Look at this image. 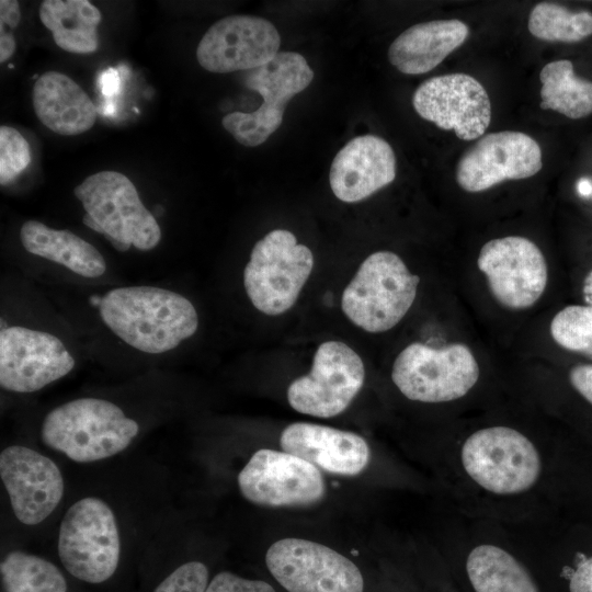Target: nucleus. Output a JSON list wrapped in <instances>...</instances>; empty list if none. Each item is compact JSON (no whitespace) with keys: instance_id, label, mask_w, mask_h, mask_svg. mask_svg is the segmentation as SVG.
I'll list each match as a JSON object with an SVG mask.
<instances>
[{"instance_id":"nucleus-38","label":"nucleus","mask_w":592,"mask_h":592,"mask_svg":"<svg viewBox=\"0 0 592 592\" xmlns=\"http://www.w3.org/2000/svg\"><path fill=\"white\" fill-rule=\"evenodd\" d=\"M582 296L584 301L592 306V270L587 274L582 285Z\"/></svg>"},{"instance_id":"nucleus-34","label":"nucleus","mask_w":592,"mask_h":592,"mask_svg":"<svg viewBox=\"0 0 592 592\" xmlns=\"http://www.w3.org/2000/svg\"><path fill=\"white\" fill-rule=\"evenodd\" d=\"M572 388L592 406V364H580L569 372Z\"/></svg>"},{"instance_id":"nucleus-32","label":"nucleus","mask_w":592,"mask_h":592,"mask_svg":"<svg viewBox=\"0 0 592 592\" xmlns=\"http://www.w3.org/2000/svg\"><path fill=\"white\" fill-rule=\"evenodd\" d=\"M567 592H592V554L576 551L560 569Z\"/></svg>"},{"instance_id":"nucleus-11","label":"nucleus","mask_w":592,"mask_h":592,"mask_svg":"<svg viewBox=\"0 0 592 592\" xmlns=\"http://www.w3.org/2000/svg\"><path fill=\"white\" fill-rule=\"evenodd\" d=\"M364 380L360 355L343 342L326 341L318 346L310 372L289 385L287 400L297 412L335 417L350 406Z\"/></svg>"},{"instance_id":"nucleus-4","label":"nucleus","mask_w":592,"mask_h":592,"mask_svg":"<svg viewBox=\"0 0 592 592\" xmlns=\"http://www.w3.org/2000/svg\"><path fill=\"white\" fill-rule=\"evenodd\" d=\"M138 431V423L113 402L80 398L48 412L41 437L46 446L70 459L90 463L121 453Z\"/></svg>"},{"instance_id":"nucleus-9","label":"nucleus","mask_w":592,"mask_h":592,"mask_svg":"<svg viewBox=\"0 0 592 592\" xmlns=\"http://www.w3.org/2000/svg\"><path fill=\"white\" fill-rule=\"evenodd\" d=\"M314 79L306 58L295 52H280L267 64L249 70L244 84L262 95L251 113L232 112L221 119L223 127L246 147L263 144L282 124L285 105Z\"/></svg>"},{"instance_id":"nucleus-35","label":"nucleus","mask_w":592,"mask_h":592,"mask_svg":"<svg viewBox=\"0 0 592 592\" xmlns=\"http://www.w3.org/2000/svg\"><path fill=\"white\" fill-rule=\"evenodd\" d=\"M21 12L19 2L15 0L0 1V24L15 29L20 22Z\"/></svg>"},{"instance_id":"nucleus-5","label":"nucleus","mask_w":592,"mask_h":592,"mask_svg":"<svg viewBox=\"0 0 592 592\" xmlns=\"http://www.w3.org/2000/svg\"><path fill=\"white\" fill-rule=\"evenodd\" d=\"M420 277L390 251L368 255L344 288L341 307L361 329L380 333L394 328L409 311Z\"/></svg>"},{"instance_id":"nucleus-2","label":"nucleus","mask_w":592,"mask_h":592,"mask_svg":"<svg viewBox=\"0 0 592 592\" xmlns=\"http://www.w3.org/2000/svg\"><path fill=\"white\" fill-rule=\"evenodd\" d=\"M99 311L115 335L149 354L175 349L198 327L196 309L187 298L155 286L113 288L102 297Z\"/></svg>"},{"instance_id":"nucleus-13","label":"nucleus","mask_w":592,"mask_h":592,"mask_svg":"<svg viewBox=\"0 0 592 592\" xmlns=\"http://www.w3.org/2000/svg\"><path fill=\"white\" fill-rule=\"evenodd\" d=\"M241 494L263 506H307L326 493L323 477L315 465L286 452L257 451L238 475Z\"/></svg>"},{"instance_id":"nucleus-7","label":"nucleus","mask_w":592,"mask_h":592,"mask_svg":"<svg viewBox=\"0 0 592 592\" xmlns=\"http://www.w3.org/2000/svg\"><path fill=\"white\" fill-rule=\"evenodd\" d=\"M58 556L79 581L101 584L116 572L121 542L115 515L101 499L88 497L66 512L58 534Z\"/></svg>"},{"instance_id":"nucleus-29","label":"nucleus","mask_w":592,"mask_h":592,"mask_svg":"<svg viewBox=\"0 0 592 592\" xmlns=\"http://www.w3.org/2000/svg\"><path fill=\"white\" fill-rule=\"evenodd\" d=\"M549 330L559 346L592 357V306L565 307L555 315Z\"/></svg>"},{"instance_id":"nucleus-37","label":"nucleus","mask_w":592,"mask_h":592,"mask_svg":"<svg viewBox=\"0 0 592 592\" xmlns=\"http://www.w3.org/2000/svg\"><path fill=\"white\" fill-rule=\"evenodd\" d=\"M118 87V77L113 69H109L107 72H104L102 76V89L103 93L106 95L113 94L116 92Z\"/></svg>"},{"instance_id":"nucleus-21","label":"nucleus","mask_w":592,"mask_h":592,"mask_svg":"<svg viewBox=\"0 0 592 592\" xmlns=\"http://www.w3.org/2000/svg\"><path fill=\"white\" fill-rule=\"evenodd\" d=\"M280 444L283 452L341 476L362 473L371 458L369 446L361 435L308 422H295L286 426Z\"/></svg>"},{"instance_id":"nucleus-6","label":"nucleus","mask_w":592,"mask_h":592,"mask_svg":"<svg viewBox=\"0 0 592 592\" xmlns=\"http://www.w3.org/2000/svg\"><path fill=\"white\" fill-rule=\"evenodd\" d=\"M480 378L479 364L464 343L435 349L420 342L406 346L396 357L391 379L409 400L448 403L463 399Z\"/></svg>"},{"instance_id":"nucleus-39","label":"nucleus","mask_w":592,"mask_h":592,"mask_svg":"<svg viewBox=\"0 0 592 592\" xmlns=\"http://www.w3.org/2000/svg\"><path fill=\"white\" fill-rule=\"evenodd\" d=\"M577 190L581 196H590L592 195V182L589 179L582 178L578 181Z\"/></svg>"},{"instance_id":"nucleus-23","label":"nucleus","mask_w":592,"mask_h":592,"mask_svg":"<svg viewBox=\"0 0 592 592\" xmlns=\"http://www.w3.org/2000/svg\"><path fill=\"white\" fill-rule=\"evenodd\" d=\"M33 107L43 125L56 134H82L95 123L98 110L89 95L68 76L47 71L33 87Z\"/></svg>"},{"instance_id":"nucleus-19","label":"nucleus","mask_w":592,"mask_h":592,"mask_svg":"<svg viewBox=\"0 0 592 592\" xmlns=\"http://www.w3.org/2000/svg\"><path fill=\"white\" fill-rule=\"evenodd\" d=\"M0 476L14 515L25 525L43 522L64 494V479L57 465L25 446L12 445L1 452Z\"/></svg>"},{"instance_id":"nucleus-41","label":"nucleus","mask_w":592,"mask_h":592,"mask_svg":"<svg viewBox=\"0 0 592 592\" xmlns=\"http://www.w3.org/2000/svg\"><path fill=\"white\" fill-rule=\"evenodd\" d=\"M89 301L92 306L99 308L102 301V297H100L99 295H92L90 296Z\"/></svg>"},{"instance_id":"nucleus-15","label":"nucleus","mask_w":592,"mask_h":592,"mask_svg":"<svg viewBox=\"0 0 592 592\" xmlns=\"http://www.w3.org/2000/svg\"><path fill=\"white\" fill-rule=\"evenodd\" d=\"M415 112L439 128L453 130L462 140L485 135L491 122V103L485 87L467 73H448L422 82L412 96Z\"/></svg>"},{"instance_id":"nucleus-8","label":"nucleus","mask_w":592,"mask_h":592,"mask_svg":"<svg viewBox=\"0 0 592 592\" xmlns=\"http://www.w3.org/2000/svg\"><path fill=\"white\" fill-rule=\"evenodd\" d=\"M314 267L308 247L288 230L275 229L259 240L243 270V285L252 305L277 316L289 310Z\"/></svg>"},{"instance_id":"nucleus-18","label":"nucleus","mask_w":592,"mask_h":592,"mask_svg":"<svg viewBox=\"0 0 592 592\" xmlns=\"http://www.w3.org/2000/svg\"><path fill=\"white\" fill-rule=\"evenodd\" d=\"M280 45V34L270 21L253 15H229L206 31L197 45L196 58L210 72L252 70L272 60Z\"/></svg>"},{"instance_id":"nucleus-1","label":"nucleus","mask_w":592,"mask_h":592,"mask_svg":"<svg viewBox=\"0 0 592 592\" xmlns=\"http://www.w3.org/2000/svg\"><path fill=\"white\" fill-rule=\"evenodd\" d=\"M548 453L508 424L480 426L445 455L453 511L502 524L544 521Z\"/></svg>"},{"instance_id":"nucleus-40","label":"nucleus","mask_w":592,"mask_h":592,"mask_svg":"<svg viewBox=\"0 0 592 592\" xmlns=\"http://www.w3.org/2000/svg\"><path fill=\"white\" fill-rule=\"evenodd\" d=\"M82 221L90 229L94 230L95 232L102 234L101 227L99 226V224L89 214L86 213L83 215Z\"/></svg>"},{"instance_id":"nucleus-3","label":"nucleus","mask_w":592,"mask_h":592,"mask_svg":"<svg viewBox=\"0 0 592 592\" xmlns=\"http://www.w3.org/2000/svg\"><path fill=\"white\" fill-rule=\"evenodd\" d=\"M454 512L451 544L473 592H540L521 549L502 523Z\"/></svg>"},{"instance_id":"nucleus-26","label":"nucleus","mask_w":592,"mask_h":592,"mask_svg":"<svg viewBox=\"0 0 592 592\" xmlns=\"http://www.w3.org/2000/svg\"><path fill=\"white\" fill-rule=\"evenodd\" d=\"M539 80V106L543 110L558 112L571 119L592 113V82L577 77L570 60L559 59L546 64L540 70Z\"/></svg>"},{"instance_id":"nucleus-24","label":"nucleus","mask_w":592,"mask_h":592,"mask_svg":"<svg viewBox=\"0 0 592 592\" xmlns=\"http://www.w3.org/2000/svg\"><path fill=\"white\" fill-rule=\"evenodd\" d=\"M20 239L27 252L61 264L78 275L99 277L106 271V262L99 250L69 230L27 220L21 227Z\"/></svg>"},{"instance_id":"nucleus-31","label":"nucleus","mask_w":592,"mask_h":592,"mask_svg":"<svg viewBox=\"0 0 592 592\" xmlns=\"http://www.w3.org/2000/svg\"><path fill=\"white\" fill-rule=\"evenodd\" d=\"M208 585V569L201 561H189L169 573L153 592H205Z\"/></svg>"},{"instance_id":"nucleus-36","label":"nucleus","mask_w":592,"mask_h":592,"mask_svg":"<svg viewBox=\"0 0 592 592\" xmlns=\"http://www.w3.org/2000/svg\"><path fill=\"white\" fill-rule=\"evenodd\" d=\"M15 50V39L11 32L0 26V62L8 60Z\"/></svg>"},{"instance_id":"nucleus-30","label":"nucleus","mask_w":592,"mask_h":592,"mask_svg":"<svg viewBox=\"0 0 592 592\" xmlns=\"http://www.w3.org/2000/svg\"><path fill=\"white\" fill-rule=\"evenodd\" d=\"M31 162L27 140L13 127H0V183L7 185Z\"/></svg>"},{"instance_id":"nucleus-20","label":"nucleus","mask_w":592,"mask_h":592,"mask_svg":"<svg viewBox=\"0 0 592 592\" xmlns=\"http://www.w3.org/2000/svg\"><path fill=\"white\" fill-rule=\"evenodd\" d=\"M396 178V157L390 145L375 135L351 139L335 155L329 173L337 198L355 203L390 184Z\"/></svg>"},{"instance_id":"nucleus-27","label":"nucleus","mask_w":592,"mask_h":592,"mask_svg":"<svg viewBox=\"0 0 592 592\" xmlns=\"http://www.w3.org/2000/svg\"><path fill=\"white\" fill-rule=\"evenodd\" d=\"M0 572L7 592H68L64 573L36 555L11 551L2 559Z\"/></svg>"},{"instance_id":"nucleus-12","label":"nucleus","mask_w":592,"mask_h":592,"mask_svg":"<svg viewBox=\"0 0 592 592\" xmlns=\"http://www.w3.org/2000/svg\"><path fill=\"white\" fill-rule=\"evenodd\" d=\"M265 563L288 592H363L360 569L338 551L316 542L284 538L267 549Z\"/></svg>"},{"instance_id":"nucleus-25","label":"nucleus","mask_w":592,"mask_h":592,"mask_svg":"<svg viewBox=\"0 0 592 592\" xmlns=\"http://www.w3.org/2000/svg\"><path fill=\"white\" fill-rule=\"evenodd\" d=\"M39 19L52 31L54 42L73 54L95 52L99 45L100 10L88 0H45Z\"/></svg>"},{"instance_id":"nucleus-28","label":"nucleus","mask_w":592,"mask_h":592,"mask_svg":"<svg viewBox=\"0 0 592 592\" xmlns=\"http://www.w3.org/2000/svg\"><path fill=\"white\" fill-rule=\"evenodd\" d=\"M527 29L542 41L577 43L592 35V13L573 12L557 3L540 2L532 9Z\"/></svg>"},{"instance_id":"nucleus-16","label":"nucleus","mask_w":592,"mask_h":592,"mask_svg":"<svg viewBox=\"0 0 592 592\" xmlns=\"http://www.w3.org/2000/svg\"><path fill=\"white\" fill-rule=\"evenodd\" d=\"M542 149L527 134L502 130L481 136L459 158L456 181L466 192L478 193L508 180L539 172Z\"/></svg>"},{"instance_id":"nucleus-22","label":"nucleus","mask_w":592,"mask_h":592,"mask_svg":"<svg viewBox=\"0 0 592 592\" xmlns=\"http://www.w3.org/2000/svg\"><path fill=\"white\" fill-rule=\"evenodd\" d=\"M468 25L456 19L418 23L389 46V62L406 75L426 73L465 43Z\"/></svg>"},{"instance_id":"nucleus-17","label":"nucleus","mask_w":592,"mask_h":592,"mask_svg":"<svg viewBox=\"0 0 592 592\" xmlns=\"http://www.w3.org/2000/svg\"><path fill=\"white\" fill-rule=\"evenodd\" d=\"M75 358L57 337L25 327L0 331V385L14 392H33L66 376Z\"/></svg>"},{"instance_id":"nucleus-14","label":"nucleus","mask_w":592,"mask_h":592,"mask_svg":"<svg viewBox=\"0 0 592 592\" xmlns=\"http://www.w3.org/2000/svg\"><path fill=\"white\" fill-rule=\"evenodd\" d=\"M477 265L492 296L502 306L521 310L532 307L544 294L548 269L540 249L521 236H506L486 242Z\"/></svg>"},{"instance_id":"nucleus-10","label":"nucleus","mask_w":592,"mask_h":592,"mask_svg":"<svg viewBox=\"0 0 592 592\" xmlns=\"http://www.w3.org/2000/svg\"><path fill=\"white\" fill-rule=\"evenodd\" d=\"M73 194L107 240L115 239L143 251L151 250L160 242L161 229L155 216L123 173L96 172L77 185Z\"/></svg>"},{"instance_id":"nucleus-33","label":"nucleus","mask_w":592,"mask_h":592,"mask_svg":"<svg viewBox=\"0 0 592 592\" xmlns=\"http://www.w3.org/2000/svg\"><path fill=\"white\" fill-rule=\"evenodd\" d=\"M205 592H275L266 582L241 578L230 571H220L209 582Z\"/></svg>"}]
</instances>
